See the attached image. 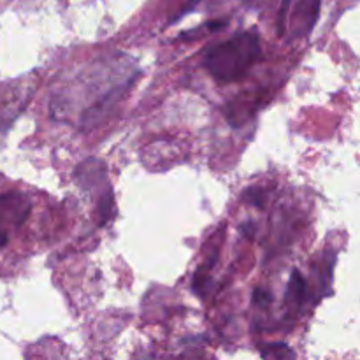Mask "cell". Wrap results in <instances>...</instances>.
<instances>
[{
	"mask_svg": "<svg viewBox=\"0 0 360 360\" xmlns=\"http://www.w3.org/2000/svg\"><path fill=\"white\" fill-rule=\"evenodd\" d=\"M260 39L255 32H241L207 49L202 65L218 83H234L243 79L260 58Z\"/></svg>",
	"mask_w": 360,
	"mask_h": 360,
	"instance_id": "cell-1",
	"label": "cell"
},
{
	"mask_svg": "<svg viewBox=\"0 0 360 360\" xmlns=\"http://www.w3.org/2000/svg\"><path fill=\"white\" fill-rule=\"evenodd\" d=\"M322 0H283L278 16V32L290 30L294 37H304L315 27Z\"/></svg>",
	"mask_w": 360,
	"mask_h": 360,
	"instance_id": "cell-2",
	"label": "cell"
},
{
	"mask_svg": "<svg viewBox=\"0 0 360 360\" xmlns=\"http://www.w3.org/2000/svg\"><path fill=\"white\" fill-rule=\"evenodd\" d=\"M32 200L20 190L0 193V250L6 248L14 232L20 231L30 218Z\"/></svg>",
	"mask_w": 360,
	"mask_h": 360,
	"instance_id": "cell-3",
	"label": "cell"
},
{
	"mask_svg": "<svg viewBox=\"0 0 360 360\" xmlns=\"http://www.w3.org/2000/svg\"><path fill=\"white\" fill-rule=\"evenodd\" d=\"M306 297V281L301 276L299 271H294L290 278V283H288L287 290V304H295L299 306Z\"/></svg>",
	"mask_w": 360,
	"mask_h": 360,
	"instance_id": "cell-4",
	"label": "cell"
},
{
	"mask_svg": "<svg viewBox=\"0 0 360 360\" xmlns=\"http://www.w3.org/2000/svg\"><path fill=\"white\" fill-rule=\"evenodd\" d=\"M274 348V352H266V357H274V359H281V357H294V352L290 350L288 347L285 345H271Z\"/></svg>",
	"mask_w": 360,
	"mask_h": 360,
	"instance_id": "cell-5",
	"label": "cell"
},
{
	"mask_svg": "<svg viewBox=\"0 0 360 360\" xmlns=\"http://www.w3.org/2000/svg\"><path fill=\"white\" fill-rule=\"evenodd\" d=\"M253 302L259 306H267L271 302V294L267 290H262V288H257L253 292Z\"/></svg>",
	"mask_w": 360,
	"mask_h": 360,
	"instance_id": "cell-6",
	"label": "cell"
}]
</instances>
